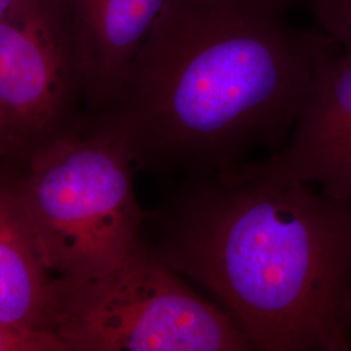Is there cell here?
<instances>
[{
	"label": "cell",
	"instance_id": "obj_1",
	"mask_svg": "<svg viewBox=\"0 0 351 351\" xmlns=\"http://www.w3.org/2000/svg\"><path fill=\"white\" fill-rule=\"evenodd\" d=\"M339 49L287 14L220 0H168L112 104L98 113L136 169L213 175L280 150L326 58Z\"/></svg>",
	"mask_w": 351,
	"mask_h": 351
},
{
	"label": "cell",
	"instance_id": "obj_2",
	"mask_svg": "<svg viewBox=\"0 0 351 351\" xmlns=\"http://www.w3.org/2000/svg\"><path fill=\"white\" fill-rule=\"evenodd\" d=\"M142 241L197 282L255 351H351V201L301 181L178 178Z\"/></svg>",
	"mask_w": 351,
	"mask_h": 351
},
{
	"label": "cell",
	"instance_id": "obj_3",
	"mask_svg": "<svg viewBox=\"0 0 351 351\" xmlns=\"http://www.w3.org/2000/svg\"><path fill=\"white\" fill-rule=\"evenodd\" d=\"M13 175L20 210L51 276L85 280L136 250L147 211L134 190L136 165L121 133L97 113L26 160Z\"/></svg>",
	"mask_w": 351,
	"mask_h": 351
},
{
	"label": "cell",
	"instance_id": "obj_4",
	"mask_svg": "<svg viewBox=\"0 0 351 351\" xmlns=\"http://www.w3.org/2000/svg\"><path fill=\"white\" fill-rule=\"evenodd\" d=\"M49 332L68 351H255L234 320L141 239L111 271L53 280Z\"/></svg>",
	"mask_w": 351,
	"mask_h": 351
},
{
	"label": "cell",
	"instance_id": "obj_5",
	"mask_svg": "<svg viewBox=\"0 0 351 351\" xmlns=\"http://www.w3.org/2000/svg\"><path fill=\"white\" fill-rule=\"evenodd\" d=\"M59 0H23L0 19V168L23 165L84 116Z\"/></svg>",
	"mask_w": 351,
	"mask_h": 351
},
{
	"label": "cell",
	"instance_id": "obj_6",
	"mask_svg": "<svg viewBox=\"0 0 351 351\" xmlns=\"http://www.w3.org/2000/svg\"><path fill=\"white\" fill-rule=\"evenodd\" d=\"M239 178L301 181L328 197L351 201V50L322 63L287 143L226 171Z\"/></svg>",
	"mask_w": 351,
	"mask_h": 351
},
{
	"label": "cell",
	"instance_id": "obj_7",
	"mask_svg": "<svg viewBox=\"0 0 351 351\" xmlns=\"http://www.w3.org/2000/svg\"><path fill=\"white\" fill-rule=\"evenodd\" d=\"M168 0H59L86 113L107 110Z\"/></svg>",
	"mask_w": 351,
	"mask_h": 351
},
{
	"label": "cell",
	"instance_id": "obj_8",
	"mask_svg": "<svg viewBox=\"0 0 351 351\" xmlns=\"http://www.w3.org/2000/svg\"><path fill=\"white\" fill-rule=\"evenodd\" d=\"M53 280L24 221L13 175L0 168V322L49 332Z\"/></svg>",
	"mask_w": 351,
	"mask_h": 351
},
{
	"label": "cell",
	"instance_id": "obj_9",
	"mask_svg": "<svg viewBox=\"0 0 351 351\" xmlns=\"http://www.w3.org/2000/svg\"><path fill=\"white\" fill-rule=\"evenodd\" d=\"M319 30L339 49L351 50V0H308Z\"/></svg>",
	"mask_w": 351,
	"mask_h": 351
},
{
	"label": "cell",
	"instance_id": "obj_10",
	"mask_svg": "<svg viewBox=\"0 0 351 351\" xmlns=\"http://www.w3.org/2000/svg\"><path fill=\"white\" fill-rule=\"evenodd\" d=\"M0 351H68V349L52 333L0 322Z\"/></svg>",
	"mask_w": 351,
	"mask_h": 351
},
{
	"label": "cell",
	"instance_id": "obj_11",
	"mask_svg": "<svg viewBox=\"0 0 351 351\" xmlns=\"http://www.w3.org/2000/svg\"><path fill=\"white\" fill-rule=\"evenodd\" d=\"M220 1H226V3L239 4V5L259 8V10H264V11L287 14L289 10L294 5V3L297 0H220Z\"/></svg>",
	"mask_w": 351,
	"mask_h": 351
},
{
	"label": "cell",
	"instance_id": "obj_12",
	"mask_svg": "<svg viewBox=\"0 0 351 351\" xmlns=\"http://www.w3.org/2000/svg\"><path fill=\"white\" fill-rule=\"evenodd\" d=\"M23 0H0V19L4 17L8 12H11L13 8L21 3Z\"/></svg>",
	"mask_w": 351,
	"mask_h": 351
},
{
	"label": "cell",
	"instance_id": "obj_13",
	"mask_svg": "<svg viewBox=\"0 0 351 351\" xmlns=\"http://www.w3.org/2000/svg\"><path fill=\"white\" fill-rule=\"evenodd\" d=\"M345 324H346V329H348V333H349L351 339V284L349 293H348L346 303H345Z\"/></svg>",
	"mask_w": 351,
	"mask_h": 351
}]
</instances>
